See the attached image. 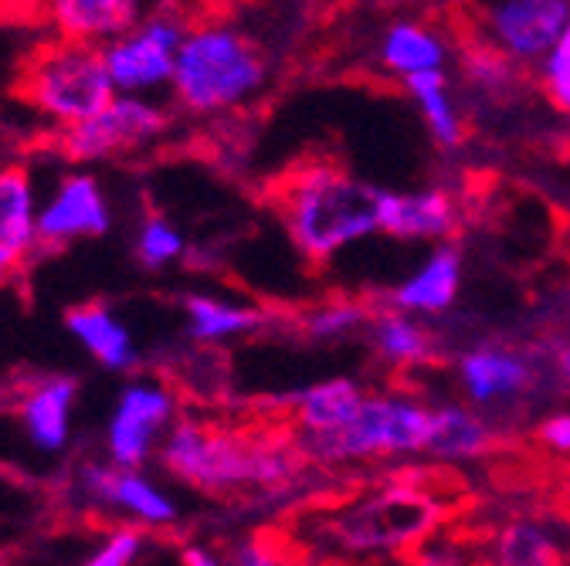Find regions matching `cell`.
Listing matches in <instances>:
<instances>
[{
    "instance_id": "cell-1",
    "label": "cell",
    "mask_w": 570,
    "mask_h": 566,
    "mask_svg": "<svg viewBox=\"0 0 570 566\" xmlns=\"http://www.w3.org/2000/svg\"><path fill=\"white\" fill-rule=\"evenodd\" d=\"M157 455L177 481L207 495L289 488L303 471L296 438L232 428L204 417H177Z\"/></svg>"
},
{
    "instance_id": "cell-2",
    "label": "cell",
    "mask_w": 570,
    "mask_h": 566,
    "mask_svg": "<svg viewBox=\"0 0 570 566\" xmlns=\"http://www.w3.org/2000/svg\"><path fill=\"white\" fill-rule=\"evenodd\" d=\"M268 200L309 265L381 228V190L356 180L340 160L309 157L268 183Z\"/></svg>"
},
{
    "instance_id": "cell-3",
    "label": "cell",
    "mask_w": 570,
    "mask_h": 566,
    "mask_svg": "<svg viewBox=\"0 0 570 566\" xmlns=\"http://www.w3.org/2000/svg\"><path fill=\"white\" fill-rule=\"evenodd\" d=\"M265 76L262 51L242 31L207 21L187 28L174 61L170 92L190 116H222L245 106L265 86Z\"/></svg>"
},
{
    "instance_id": "cell-4",
    "label": "cell",
    "mask_w": 570,
    "mask_h": 566,
    "mask_svg": "<svg viewBox=\"0 0 570 566\" xmlns=\"http://www.w3.org/2000/svg\"><path fill=\"white\" fill-rule=\"evenodd\" d=\"M21 96L61 132L96 116L116 96V89L106 72L102 48L55 38L31 54L21 79Z\"/></svg>"
},
{
    "instance_id": "cell-5",
    "label": "cell",
    "mask_w": 570,
    "mask_h": 566,
    "mask_svg": "<svg viewBox=\"0 0 570 566\" xmlns=\"http://www.w3.org/2000/svg\"><path fill=\"white\" fill-rule=\"evenodd\" d=\"M442 503L435 495L414 485H387L374 491L371 499L346 509L333 533L346 549L361 553H404L417 549L424 539H432L442 523Z\"/></svg>"
},
{
    "instance_id": "cell-6",
    "label": "cell",
    "mask_w": 570,
    "mask_h": 566,
    "mask_svg": "<svg viewBox=\"0 0 570 566\" xmlns=\"http://www.w3.org/2000/svg\"><path fill=\"white\" fill-rule=\"evenodd\" d=\"M170 116L150 96H112L96 116L86 122L61 129L58 147L68 160L99 163L122 153L147 150L157 139H164Z\"/></svg>"
},
{
    "instance_id": "cell-7",
    "label": "cell",
    "mask_w": 570,
    "mask_h": 566,
    "mask_svg": "<svg viewBox=\"0 0 570 566\" xmlns=\"http://www.w3.org/2000/svg\"><path fill=\"white\" fill-rule=\"evenodd\" d=\"M184 34L187 28L174 14H150L102 44V61L112 89L119 96H154L160 89H170Z\"/></svg>"
},
{
    "instance_id": "cell-8",
    "label": "cell",
    "mask_w": 570,
    "mask_h": 566,
    "mask_svg": "<svg viewBox=\"0 0 570 566\" xmlns=\"http://www.w3.org/2000/svg\"><path fill=\"white\" fill-rule=\"evenodd\" d=\"M174 420L177 397L167 384L150 377L129 380L106 420V458L119 468H142L160 451Z\"/></svg>"
},
{
    "instance_id": "cell-9",
    "label": "cell",
    "mask_w": 570,
    "mask_h": 566,
    "mask_svg": "<svg viewBox=\"0 0 570 566\" xmlns=\"http://www.w3.org/2000/svg\"><path fill=\"white\" fill-rule=\"evenodd\" d=\"M79 499L92 509H112L129 526L164 529L180 519V506L174 495L157 485L142 468H119L112 461H82L76 471Z\"/></svg>"
},
{
    "instance_id": "cell-10",
    "label": "cell",
    "mask_w": 570,
    "mask_h": 566,
    "mask_svg": "<svg viewBox=\"0 0 570 566\" xmlns=\"http://www.w3.org/2000/svg\"><path fill=\"white\" fill-rule=\"evenodd\" d=\"M112 228V207L102 183L86 173H65L38 203V248H65L82 238H102Z\"/></svg>"
},
{
    "instance_id": "cell-11",
    "label": "cell",
    "mask_w": 570,
    "mask_h": 566,
    "mask_svg": "<svg viewBox=\"0 0 570 566\" xmlns=\"http://www.w3.org/2000/svg\"><path fill=\"white\" fill-rule=\"evenodd\" d=\"M445 31L459 51V64L469 82L492 96H507L523 86V68H517L513 54L489 38L482 18L469 4H452L445 14Z\"/></svg>"
},
{
    "instance_id": "cell-12",
    "label": "cell",
    "mask_w": 570,
    "mask_h": 566,
    "mask_svg": "<svg viewBox=\"0 0 570 566\" xmlns=\"http://www.w3.org/2000/svg\"><path fill=\"white\" fill-rule=\"evenodd\" d=\"M48 21L58 38L102 48L142 21L139 0H45Z\"/></svg>"
},
{
    "instance_id": "cell-13",
    "label": "cell",
    "mask_w": 570,
    "mask_h": 566,
    "mask_svg": "<svg viewBox=\"0 0 570 566\" xmlns=\"http://www.w3.org/2000/svg\"><path fill=\"white\" fill-rule=\"evenodd\" d=\"M567 21V0H507L492 14V34L513 58H533L560 41Z\"/></svg>"
},
{
    "instance_id": "cell-14",
    "label": "cell",
    "mask_w": 570,
    "mask_h": 566,
    "mask_svg": "<svg viewBox=\"0 0 570 566\" xmlns=\"http://www.w3.org/2000/svg\"><path fill=\"white\" fill-rule=\"evenodd\" d=\"M79 384L76 377H45L21 400V424L38 451L58 455L71 441V414H76Z\"/></svg>"
},
{
    "instance_id": "cell-15",
    "label": "cell",
    "mask_w": 570,
    "mask_h": 566,
    "mask_svg": "<svg viewBox=\"0 0 570 566\" xmlns=\"http://www.w3.org/2000/svg\"><path fill=\"white\" fill-rule=\"evenodd\" d=\"M65 329L109 374H129L139 360V349L126 322L109 306H99V302L76 306L65 316Z\"/></svg>"
},
{
    "instance_id": "cell-16",
    "label": "cell",
    "mask_w": 570,
    "mask_h": 566,
    "mask_svg": "<svg viewBox=\"0 0 570 566\" xmlns=\"http://www.w3.org/2000/svg\"><path fill=\"white\" fill-rule=\"evenodd\" d=\"M459 228V210L445 190L381 193V231L391 238H449Z\"/></svg>"
},
{
    "instance_id": "cell-17",
    "label": "cell",
    "mask_w": 570,
    "mask_h": 566,
    "mask_svg": "<svg viewBox=\"0 0 570 566\" xmlns=\"http://www.w3.org/2000/svg\"><path fill=\"white\" fill-rule=\"evenodd\" d=\"M459 370H462V384H465L469 397L479 404L517 397L533 384V370L520 352L495 349V346H482V349L465 352Z\"/></svg>"
},
{
    "instance_id": "cell-18",
    "label": "cell",
    "mask_w": 570,
    "mask_h": 566,
    "mask_svg": "<svg viewBox=\"0 0 570 566\" xmlns=\"http://www.w3.org/2000/svg\"><path fill=\"white\" fill-rule=\"evenodd\" d=\"M38 193L24 167H0V251L28 261L38 248Z\"/></svg>"
},
{
    "instance_id": "cell-19",
    "label": "cell",
    "mask_w": 570,
    "mask_h": 566,
    "mask_svg": "<svg viewBox=\"0 0 570 566\" xmlns=\"http://www.w3.org/2000/svg\"><path fill=\"white\" fill-rule=\"evenodd\" d=\"M459 281H462V258L452 245H445L394 292V306L404 312H442L455 302Z\"/></svg>"
},
{
    "instance_id": "cell-20",
    "label": "cell",
    "mask_w": 570,
    "mask_h": 566,
    "mask_svg": "<svg viewBox=\"0 0 570 566\" xmlns=\"http://www.w3.org/2000/svg\"><path fill=\"white\" fill-rule=\"evenodd\" d=\"M367 394L353 380H323L296 397V431L299 435H323V431H340L361 414Z\"/></svg>"
},
{
    "instance_id": "cell-21",
    "label": "cell",
    "mask_w": 570,
    "mask_h": 566,
    "mask_svg": "<svg viewBox=\"0 0 570 566\" xmlns=\"http://www.w3.org/2000/svg\"><path fill=\"white\" fill-rule=\"evenodd\" d=\"M184 319H187V336L200 346H218L235 336H248L265 326V312L252 306H235L214 296H187L184 299Z\"/></svg>"
},
{
    "instance_id": "cell-22",
    "label": "cell",
    "mask_w": 570,
    "mask_h": 566,
    "mask_svg": "<svg viewBox=\"0 0 570 566\" xmlns=\"http://www.w3.org/2000/svg\"><path fill=\"white\" fill-rule=\"evenodd\" d=\"M492 428L465 407H439L432 410V435H428V448L435 458H482L492 448Z\"/></svg>"
},
{
    "instance_id": "cell-23",
    "label": "cell",
    "mask_w": 570,
    "mask_h": 566,
    "mask_svg": "<svg viewBox=\"0 0 570 566\" xmlns=\"http://www.w3.org/2000/svg\"><path fill=\"white\" fill-rule=\"evenodd\" d=\"M371 339L381 357L394 367H421L432 360V336L401 312L387 309V312L374 316Z\"/></svg>"
},
{
    "instance_id": "cell-24",
    "label": "cell",
    "mask_w": 570,
    "mask_h": 566,
    "mask_svg": "<svg viewBox=\"0 0 570 566\" xmlns=\"http://www.w3.org/2000/svg\"><path fill=\"white\" fill-rule=\"evenodd\" d=\"M492 566H560V549L537 523L517 519L495 533Z\"/></svg>"
},
{
    "instance_id": "cell-25",
    "label": "cell",
    "mask_w": 570,
    "mask_h": 566,
    "mask_svg": "<svg viewBox=\"0 0 570 566\" xmlns=\"http://www.w3.org/2000/svg\"><path fill=\"white\" fill-rule=\"evenodd\" d=\"M432 410L407 397H387V455H411L428 448Z\"/></svg>"
},
{
    "instance_id": "cell-26",
    "label": "cell",
    "mask_w": 570,
    "mask_h": 566,
    "mask_svg": "<svg viewBox=\"0 0 570 566\" xmlns=\"http://www.w3.org/2000/svg\"><path fill=\"white\" fill-rule=\"evenodd\" d=\"M407 89L417 96V102L424 106V116L432 122V132L439 136V143L445 147H459L465 132L449 106V96H445V76L439 72H417V76H407Z\"/></svg>"
},
{
    "instance_id": "cell-27",
    "label": "cell",
    "mask_w": 570,
    "mask_h": 566,
    "mask_svg": "<svg viewBox=\"0 0 570 566\" xmlns=\"http://www.w3.org/2000/svg\"><path fill=\"white\" fill-rule=\"evenodd\" d=\"M384 58H387L391 68H397V72L417 76V72H435L439 61H442V48H439V41L432 34H424L421 28L397 24L387 34Z\"/></svg>"
},
{
    "instance_id": "cell-28",
    "label": "cell",
    "mask_w": 570,
    "mask_h": 566,
    "mask_svg": "<svg viewBox=\"0 0 570 566\" xmlns=\"http://www.w3.org/2000/svg\"><path fill=\"white\" fill-rule=\"evenodd\" d=\"M187 255V238L177 225H170L164 215L142 218L136 231V258L142 268H167Z\"/></svg>"
},
{
    "instance_id": "cell-29",
    "label": "cell",
    "mask_w": 570,
    "mask_h": 566,
    "mask_svg": "<svg viewBox=\"0 0 570 566\" xmlns=\"http://www.w3.org/2000/svg\"><path fill=\"white\" fill-rule=\"evenodd\" d=\"M225 566H299V556L275 533H252L232 546Z\"/></svg>"
},
{
    "instance_id": "cell-30",
    "label": "cell",
    "mask_w": 570,
    "mask_h": 566,
    "mask_svg": "<svg viewBox=\"0 0 570 566\" xmlns=\"http://www.w3.org/2000/svg\"><path fill=\"white\" fill-rule=\"evenodd\" d=\"M361 322H367V309L353 306V302H326L299 319V326L309 339H336V336L353 332Z\"/></svg>"
},
{
    "instance_id": "cell-31",
    "label": "cell",
    "mask_w": 570,
    "mask_h": 566,
    "mask_svg": "<svg viewBox=\"0 0 570 566\" xmlns=\"http://www.w3.org/2000/svg\"><path fill=\"white\" fill-rule=\"evenodd\" d=\"M147 546L139 526H116L102 536V543L82 559V566H132Z\"/></svg>"
},
{
    "instance_id": "cell-32",
    "label": "cell",
    "mask_w": 570,
    "mask_h": 566,
    "mask_svg": "<svg viewBox=\"0 0 570 566\" xmlns=\"http://www.w3.org/2000/svg\"><path fill=\"white\" fill-rule=\"evenodd\" d=\"M540 86H543V96L557 109L570 112V21H567V28L560 34V41H557V51H553V58L547 64Z\"/></svg>"
},
{
    "instance_id": "cell-33",
    "label": "cell",
    "mask_w": 570,
    "mask_h": 566,
    "mask_svg": "<svg viewBox=\"0 0 570 566\" xmlns=\"http://www.w3.org/2000/svg\"><path fill=\"white\" fill-rule=\"evenodd\" d=\"M537 438L553 448V451H570V414H553L547 417L540 428H537Z\"/></svg>"
},
{
    "instance_id": "cell-34",
    "label": "cell",
    "mask_w": 570,
    "mask_h": 566,
    "mask_svg": "<svg viewBox=\"0 0 570 566\" xmlns=\"http://www.w3.org/2000/svg\"><path fill=\"white\" fill-rule=\"evenodd\" d=\"M414 566H465V559L449 546H421L414 549Z\"/></svg>"
},
{
    "instance_id": "cell-35",
    "label": "cell",
    "mask_w": 570,
    "mask_h": 566,
    "mask_svg": "<svg viewBox=\"0 0 570 566\" xmlns=\"http://www.w3.org/2000/svg\"><path fill=\"white\" fill-rule=\"evenodd\" d=\"M180 563L184 566H225V559L214 553L210 546H200V543H190L180 549Z\"/></svg>"
},
{
    "instance_id": "cell-36",
    "label": "cell",
    "mask_w": 570,
    "mask_h": 566,
    "mask_svg": "<svg viewBox=\"0 0 570 566\" xmlns=\"http://www.w3.org/2000/svg\"><path fill=\"white\" fill-rule=\"evenodd\" d=\"M21 265H24L21 255H14V251H0V286H4L8 278H14Z\"/></svg>"
},
{
    "instance_id": "cell-37",
    "label": "cell",
    "mask_w": 570,
    "mask_h": 566,
    "mask_svg": "<svg viewBox=\"0 0 570 566\" xmlns=\"http://www.w3.org/2000/svg\"><path fill=\"white\" fill-rule=\"evenodd\" d=\"M557 367H560V374H563V377L570 380V346L557 352Z\"/></svg>"
}]
</instances>
